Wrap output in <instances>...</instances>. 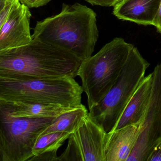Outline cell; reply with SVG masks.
<instances>
[{
	"mask_svg": "<svg viewBox=\"0 0 161 161\" xmlns=\"http://www.w3.org/2000/svg\"><path fill=\"white\" fill-rule=\"evenodd\" d=\"M153 73L151 95L142 122L141 133L126 161H147L161 142V64Z\"/></svg>",
	"mask_w": 161,
	"mask_h": 161,
	"instance_id": "obj_7",
	"label": "cell"
},
{
	"mask_svg": "<svg viewBox=\"0 0 161 161\" xmlns=\"http://www.w3.org/2000/svg\"><path fill=\"white\" fill-rule=\"evenodd\" d=\"M52 0H20L22 4H25L29 8H37L45 6Z\"/></svg>",
	"mask_w": 161,
	"mask_h": 161,
	"instance_id": "obj_19",
	"label": "cell"
},
{
	"mask_svg": "<svg viewBox=\"0 0 161 161\" xmlns=\"http://www.w3.org/2000/svg\"><path fill=\"white\" fill-rule=\"evenodd\" d=\"M161 0H121L114 7L113 14L119 19L138 25H153Z\"/></svg>",
	"mask_w": 161,
	"mask_h": 161,
	"instance_id": "obj_11",
	"label": "cell"
},
{
	"mask_svg": "<svg viewBox=\"0 0 161 161\" xmlns=\"http://www.w3.org/2000/svg\"><path fill=\"white\" fill-rule=\"evenodd\" d=\"M106 133L87 115L68 138L58 161H106Z\"/></svg>",
	"mask_w": 161,
	"mask_h": 161,
	"instance_id": "obj_8",
	"label": "cell"
},
{
	"mask_svg": "<svg viewBox=\"0 0 161 161\" xmlns=\"http://www.w3.org/2000/svg\"><path fill=\"white\" fill-rule=\"evenodd\" d=\"M88 114L85 106L81 104L55 118L54 121L44 130L40 136L56 132L72 133L80 125Z\"/></svg>",
	"mask_w": 161,
	"mask_h": 161,
	"instance_id": "obj_14",
	"label": "cell"
},
{
	"mask_svg": "<svg viewBox=\"0 0 161 161\" xmlns=\"http://www.w3.org/2000/svg\"><path fill=\"white\" fill-rule=\"evenodd\" d=\"M93 6H102V7H114L121 0H85Z\"/></svg>",
	"mask_w": 161,
	"mask_h": 161,
	"instance_id": "obj_18",
	"label": "cell"
},
{
	"mask_svg": "<svg viewBox=\"0 0 161 161\" xmlns=\"http://www.w3.org/2000/svg\"><path fill=\"white\" fill-rule=\"evenodd\" d=\"M134 47L115 37L93 56L81 61L78 69L88 108L101 100L115 83Z\"/></svg>",
	"mask_w": 161,
	"mask_h": 161,
	"instance_id": "obj_3",
	"label": "cell"
},
{
	"mask_svg": "<svg viewBox=\"0 0 161 161\" xmlns=\"http://www.w3.org/2000/svg\"><path fill=\"white\" fill-rule=\"evenodd\" d=\"M20 3V0H0V27L4 24L13 10Z\"/></svg>",
	"mask_w": 161,
	"mask_h": 161,
	"instance_id": "obj_16",
	"label": "cell"
},
{
	"mask_svg": "<svg viewBox=\"0 0 161 161\" xmlns=\"http://www.w3.org/2000/svg\"><path fill=\"white\" fill-rule=\"evenodd\" d=\"M81 61L64 49L33 39L26 46L0 52V77L75 78Z\"/></svg>",
	"mask_w": 161,
	"mask_h": 161,
	"instance_id": "obj_1",
	"label": "cell"
},
{
	"mask_svg": "<svg viewBox=\"0 0 161 161\" xmlns=\"http://www.w3.org/2000/svg\"><path fill=\"white\" fill-rule=\"evenodd\" d=\"M149 65L134 47L115 83L101 100L89 109L88 116L106 133L114 130Z\"/></svg>",
	"mask_w": 161,
	"mask_h": 161,
	"instance_id": "obj_5",
	"label": "cell"
},
{
	"mask_svg": "<svg viewBox=\"0 0 161 161\" xmlns=\"http://www.w3.org/2000/svg\"><path fill=\"white\" fill-rule=\"evenodd\" d=\"M82 87L69 77L14 79L0 77V99L75 107L81 103Z\"/></svg>",
	"mask_w": 161,
	"mask_h": 161,
	"instance_id": "obj_4",
	"label": "cell"
},
{
	"mask_svg": "<svg viewBox=\"0 0 161 161\" xmlns=\"http://www.w3.org/2000/svg\"><path fill=\"white\" fill-rule=\"evenodd\" d=\"M6 102L10 105L11 114L15 117L29 118L57 117L62 114L76 107L40 103Z\"/></svg>",
	"mask_w": 161,
	"mask_h": 161,
	"instance_id": "obj_13",
	"label": "cell"
},
{
	"mask_svg": "<svg viewBox=\"0 0 161 161\" xmlns=\"http://www.w3.org/2000/svg\"><path fill=\"white\" fill-rule=\"evenodd\" d=\"M55 118L15 117L9 103L0 100V161H29L37 138Z\"/></svg>",
	"mask_w": 161,
	"mask_h": 161,
	"instance_id": "obj_6",
	"label": "cell"
},
{
	"mask_svg": "<svg viewBox=\"0 0 161 161\" xmlns=\"http://www.w3.org/2000/svg\"><path fill=\"white\" fill-rule=\"evenodd\" d=\"M97 17L86 5L64 3L61 13L37 21L32 36L64 49L83 61L92 56L98 39Z\"/></svg>",
	"mask_w": 161,
	"mask_h": 161,
	"instance_id": "obj_2",
	"label": "cell"
},
{
	"mask_svg": "<svg viewBox=\"0 0 161 161\" xmlns=\"http://www.w3.org/2000/svg\"><path fill=\"white\" fill-rule=\"evenodd\" d=\"M152 86L153 73H151L144 77L141 81L121 114L114 130L142 122L148 105Z\"/></svg>",
	"mask_w": 161,
	"mask_h": 161,
	"instance_id": "obj_12",
	"label": "cell"
},
{
	"mask_svg": "<svg viewBox=\"0 0 161 161\" xmlns=\"http://www.w3.org/2000/svg\"><path fill=\"white\" fill-rule=\"evenodd\" d=\"M142 122L106 133V161H126L132 152L141 133Z\"/></svg>",
	"mask_w": 161,
	"mask_h": 161,
	"instance_id": "obj_10",
	"label": "cell"
},
{
	"mask_svg": "<svg viewBox=\"0 0 161 161\" xmlns=\"http://www.w3.org/2000/svg\"><path fill=\"white\" fill-rule=\"evenodd\" d=\"M31 16L30 8L21 3L13 10L0 27V52L23 47L32 41Z\"/></svg>",
	"mask_w": 161,
	"mask_h": 161,
	"instance_id": "obj_9",
	"label": "cell"
},
{
	"mask_svg": "<svg viewBox=\"0 0 161 161\" xmlns=\"http://www.w3.org/2000/svg\"><path fill=\"white\" fill-rule=\"evenodd\" d=\"M70 134L65 132H56L40 136L33 148V156L43 153L57 151L65 141L68 139Z\"/></svg>",
	"mask_w": 161,
	"mask_h": 161,
	"instance_id": "obj_15",
	"label": "cell"
},
{
	"mask_svg": "<svg viewBox=\"0 0 161 161\" xmlns=\"http://www.w3.org/2000/svg\"><path fill=\"white\" fill-rule=\"evenodd\" d=\"M153 25L156 28L157 32L161 34V3Z\"/></svg>",
	"mask_w": 161,
	"mask_h": 161,
	"instance_id": "obj_21",
	"label": "cell"
},
{
	"mask_svg": "<svg viewBox=\"0 0 161 161\" xmlns=\"http://www.w3.org/2000/svg\"><path fill=\"white\" fill-rule=\"evenodd\" d=\"M147 161H161V142L154 149Z\"/></svg>",
	"mask_w": 161,
	"mask_h": 161,
	"instance_id": "obj_20",
	"label": "cell"
},
{
	"mask_svg": "<svg viewBox=\"0 0 161 161\" xmlns=\"http://www.w3.org/2000/svg\"><path fill=\"white\" fill-rule=\"evenodd\" d=\"M57 151L43 153L32 157L29 161H58Z\"/></svg>",
	"mask_w": 161,
	"mask_h": 161,
	"instance_id": "obj_17",
	"label": "cell"
}]
</instances>
